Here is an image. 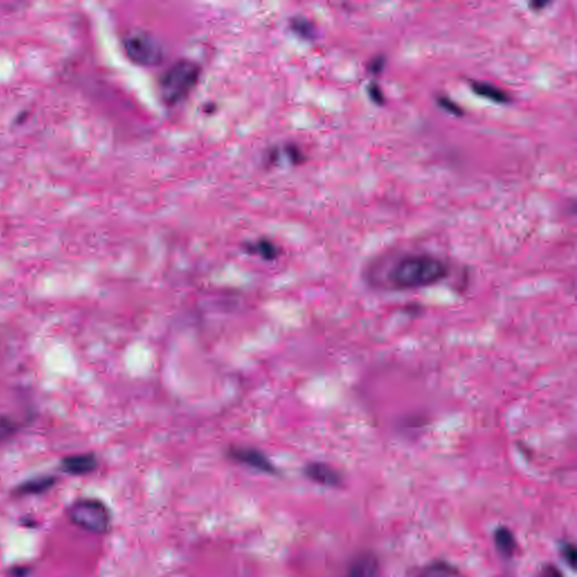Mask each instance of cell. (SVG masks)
<instances>
[{
    "label": "cell",
    "instance_id": "4fadbf2b",
    "mask_svg": "<svg viewBox=\"0 0 577 577\" xmlns=\"http://www.w3.org/2000/svg\"><path fill=\"white\" fill-rule=\"evenodd\" d=\"M54 478L52 477H43L39 480H31V482H25L24 485L21 486V493L23 494H38L45 489H50L51 486L54 485Z\"/></svg>",
    "mask_w": 577,
    "mask_h": 577
},
{
    "label": "cell",
    "instance_id": "7c38bea8",
    "mask_svg": "<svg viewBox=\"0 0 577 577\" xmlns=\"http://www.w3.org/2000/svg\"><path fill=\"white\" fill-rule=\"evenodd\" d=\"M246 249L251 254L258 255V256H261V258L267 260V261L276 260L278 255V247L272 242L267 239L258 240V242H255V243L248 244V245L246 246Z\"/></svg>",
    "mask_w": 577,
    "mask_h": 577
},
{
    "label": "cell",
    "instance_id": "52a82bcc",
    "mask_svg": "<svg viewBox=\"0 0 577 577\" xmlns=\"http://www.w3.org/2000/svg\"><path fill=\"white\" fill-rule=\"evenodd\" d=\"M380 562L370 551L356 555L347 567V577H379Z\"/></svg>",
    "mask_w": 577,
    "mask_h": 577
},
{
    "label": "cell",
    "instance_id": "30bf717a",
    "mask_svg": "<svg viewBox=\"0 0 577 577\" xmlns=\"http://www.w3.org/2000/svg\"><path fill=\"white\" fill-rule=\"evenodd\" d=\"M418 577H465L461 571L449 562L436 560L425 566Z\"/></svg>",
    "mask_w": 577,
    "mask_h": 577
},
{
    "label": "cell",
    "instance_id": "8fae6325",
    "mask_svg": "<svg viewBox=\"0 0 577 577\" xmlns=\"http://www.w3.org/2000/svg\"><path fill=\"white\" fill-rule=\"evenodd\" d=\"M494 542L498 553L502 556L509 558L514 555L516 542H515L514 535L511 530L505 527L498 528L494 533Z\"/></svg>",
    "mask_w": 577,
    "mask_h": 577
},
{
    "label": "cell",
    "instance_id": "277c9868",
    "mask_svg": "<svg viewBox=\"0 0 577 577\" xmlns=\"http://www.w3.org/2000/svg\"><path fill=\"white\" fill-rule=\"evenodd\" d=\"M123 45L129 59L136 65L152 67L163 63L165 58L161 45L148 33H131L125 38Z\"/></svg>",
    "mask_w": 577,
    "mask_h": 577
},
{
    "label": "cell",
    "instance_id": "5bb4252c",
    "mask_svg": "<svg viewBox=\"0 0 577 577\" xmlns=\"http://www.w3.org/2000/svg\"><path fill=\"white\" fill-rule=\"evenodd\" d=\"M18 424L7 416H0V443L6 441L17 433Z\"/></svg>",
    "mask_w": 577,
    "mask_h": 577
},
{
    "label": "cell",
    "instance_id": "9a60e30c",
    "mask_svg": "<svg viewBox=\"0 0 577 577\" xmlns=\"http://www.w3.org/2000/svg\"><path fill=\"white\" fill-rule=\"evenodd\" d=\"M438 103L443 110L450 113L452 116H464V109H462L459 104L451 100V98L445 97V96H440L438 98Z\"/></svg>",
    "mask_w": 577,
    "mask_h": 577
},
{
    "label": "cell",
    "instance_id": "6da1fadb",
    "mask_svg": "<svg viewBox=\"0 0 577 577\" xmlns=\"http://www.w3.org/2000/svg\"><path fill=\"white\" fill-rule=\"evenodd\" d=\"M450 276V267L431 254H409L400 258L387 274L388 285L396 291L431 287Z\"/></svg>",
    "mask_w": 577,
    "mask_h": 577
},
{
    "label": "cell",
    "instance_id": "ffe728a7",
    "mask_svg": "<svg viewBox=\"0 0 577 577\" xmlns=\"http://www.w3.org/2000/svg\"><path fill=\"white\" fill-rule=\"evenodd\" d=\"M547 1H545V3H542V1H537V3H530V6L532 7V9H542L544 7L547 6Z\"/></svg>",
    "mask_w": 577,
    "mask_h": 577
},
{
    "label": "cell",
    "instance_id": "ac0fdd59",
    "mask_svg": "<svg viewBox=\"0 0 577 577\" xmlns=\"http://www.w3.org/2000/svg\"><path fill=\"white\" fill-rule=\"evenodd\" d=\"M538 577H562V574L556 566L547 565L542 569Z\"/></svg>",
    "mask_w": 577,
    "mask_h": 577
},
{
    "label": "cell",
    "instance_id": "9c48e42d",
    "mask_svg": "<svg viewBox=\"0 0 577 577\" xmlns=\"http://www.w3.org/2000/svg\"><path fill=\"white\" fill-rule=\"evenodd\" d=\"M471 87L476 95L486 98V100H489V101L495 102V103L507 104L512 102V97H511L509 93L504 90V89L500 88V87L495 86L493 84L478 81V80H471Z\"/></svg>",
    "mask_w": 577,
    "mask_h": 577
},
{
    "label": "cell",
    "instance_id": "5b68a950",
    "mask_svg": "<svg viewBox=\"0 0 577 577\" xmlns=\"http://www.w3.org/2000/svg\"><path fill=\"white\" fill-rule=\"evenodd\" d=\"M227 457L232 461L239 465L252 468L254 471H260L263 474H278V468L271 461V459L258 449L252 447H242V445H231L227 450Z\"/></svg>",
    "mask_w": 577,
    "mask_h": 577
},
{
    "label": "cell",
    "instance_id": "2e32d148",
    "mask_svg": "<svg viewBox=\"0 0 577 577\" xmlns=\"http://www.w3.org/2000/svg\"><path fill=\"white\" fill-rule=\"evenodd\" d=\"M562 553L564 560L571 566V569H574L577 560V551L575 546L573 544H569H569H565L562 547Z\"/></svg>",
    "mask_w": 577,
    "mask_h": 577
},
{
    "label": "cell",
    "instance_id": "3957f363",
    "mask_svg": "<svg viewBox=\"0 0 577 577\" xmlns=\"http://www.w3.org/2000/svg\"><path fill=\"white\" fill-rule=\"evenodd\" d=\"M69 516L78 527L97 535L109 532L112 524L110 509L95 498L76 500L69 509Z\"/></svg>",
    "mask_w": 577,
    "mask_h": 577
},
{
    "label": "cell",
    "instance_id": "7a4b0ae2",
    "mask_svg": "<svg viewBox=\"0 0 577 577\" xmlns=\"http://www.w3.org/2000/svg\"><path fill=\"white\" fill-rule=\"evenodd\" d=\"M201 76V68L190 60H181L167 69L159 81L160 95L168 105H175L190 95Z\"/></svg>",
    "mask_w": 577,
    "mask_h": 577
},
{
    "label": "cell",
    "instance_id": "ba28073f",
    "mask_svg": "<svg viewBox=\"0 0 577 577\" xmlns=\"http://www.w3.org/2000/svg\"><path fill=\"white\" fill-rule=\"evenodd\" d=\"M98 462L92 453H84L76 456L67 457L63 460V468L65 473L70 475H87L97 468Z\"/></svg>",
    "mask_w": 577,
    "mask_h": 577
},
{
    "label": "cell",
    "instance_id": "d6986e66",
    "mask_svg": "<svg viewBox=\"0 0 577 577\" xmlns=\"http://www.w3.org/2000/svg\"><path fill=\"white\" fill-rule=\"evenodd\" d=\"M385 65V58L382 56H377L370 63V70L373 74H379Z\"/></svg>",
    "mask_w": 577,
    "mask_h": 577
},
{
    "label": "cell",
    "instance_id": "8992f818",
    "mask_svg": "<svg viewBox=\"0 0 577 577\" xmlns=\"http://www.w3.org/2000/svg\"><path fill=\"white\" fill-rule=\"evenodd\" d=\"M302 473L311 482L325 487L338 489L343 484V476L340 471L325 462H309L303 467Z\"/></svg>",
    "mask_w": 577,
    "mask_h": 577
},
{
    "label": "cell",
    "instance_id": "e0dca14e",
    "mask_svg": "<svg viewBox=\"0 0 577 577\" xmlns=\"http://www.w3.org/2000/svg\"><path fill=\"white\" fill-rule=\"evenodd\" d=\"M367 93H369V96H370L371 100L374 103L378 104V105H382V104L385 103V95H384V93H382L379 85L371 84L367 87Z\"/></svg>",
    "mask_w": 577,
    "mask_h": 577
}]
</instances>
